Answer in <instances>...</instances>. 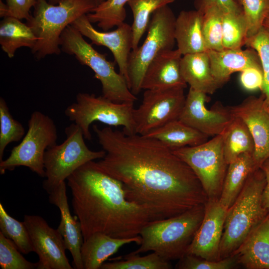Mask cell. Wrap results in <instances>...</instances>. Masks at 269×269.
Instances as JSON below:
<instances>
[{
  "label": "cell",
  "instance_id": "obj_1",
  "mask_svg": "<svg viewBox=\"0 0 269 269\" xmlns=\"http://www.w3.org/2000/svg\"><path fill=\"white\" fill-rule=\"evenodd\" d=\"M93 130L106 152L96 162L120 181L129 200L143 207L155 220L175 216L208 200L192 169L160 141L127 134L110 126Z\"/></svg>",
  "mask_w": 269,
  "mask_h": 269
},
{
  "label": "cell",
  "instance_id": "obj_2",
  "mask_svg": "<svg viewBox=\"0 0 269 269\" xmlns=\"http://www.w3.org/2000/svg\"><path fill=\"white\" fill-rule=\"evenodd\" d=\"M67 180L84 240L98 232L116 238H133L155 220L146 208L127 199L122 183L94 161L80 166Z\"/></svg>",
  "mask_w": 269,
  "mask_h": 269
},
{
  "label": "cell",
  "instance_id": "obj_3",
  "mask_svg": "<svg viewBox=\"0 0 269 269\" xmlns=\"http://www.w3.org/2000/svg\"><path fill=\"white\" fill-rule=\"evenodd\" d=\"M204 212L203 204L175 216L149 222L139 233L140 247L131 253L153 251L168 261L179 260L187 254Z\"/></svg>",
  "mask_w": 269,
  "mask_h": 269
},
{
  "label": "cell",
  "instance_id": "obj_4",
  "mask_svg": "<svg viewBox=\"0 0 269 269\" xmlns=\"http://www.w3.org/2000/svg\"><path fill=\"white\" fill-rule=\"evenodd\" d=\"M265 185V174L258 168L250 175L228 209L220 244L221 259L230 256L269 214L262 201Z\"/></svg>",
  "mask_w": 269,
  "mask_h": 269
},
{
  "label": "cell",
  "instance_id": "obj_5",
  "mask_svg": "<svg viewBox=\"0 0 269 269\" xmlns=\"http://www.w3.org/2000/svg\"><path fill=\"white\" fill-rule=\"evenodd\" d=\"M93 0H61L52 4L36 0L32 14L26 23L38 38L32 53L38 59L61 52L60 37L66 27L96 6Z\"/></svg>",
  "mask_w": 269,
  "mask_h": 269
},
{
  "label": "cell",
  "instance_id": "obj_6",
  "mask_svg": "<svg viewBox=\"0 0 269 269\" xmlns=\"http://www.w3.org/2000/svg\"><path fill=\"white\" fill-rule=\"evenodd\" d=\"M83 36L73 26H67L60 37L61 51L74 55L81 64L93 71L94 77L101 83L104 97L117 103H134L137 98L125 78L116 71L115 62L108 61L105 54L96 50Z\"/></svg>",
  "mask_w": 269,
  "mask_h": 269
},
{
  "label": "cell",
  "instance_id": "obj_7",
  "mask_svg": "<svg viewBox=\"0 0 269 269\" xmlns=\"http://www.w3.org/2000/svg\"><path fill=\"white\" fill-rule=\"evenodd\" d=\"M65 133V140L48 148L44 153L46 179L43 187L48 193L82 165L106 155L103 149L94 151L88 148L81 128L75 123L66 127Z\"/></svg>",
  "mask_w": 269,
  "mask_h": 269
},
{
  "label": "cell",
  "instance_id": "obj_8",
  "mask_svg": "<svg viewBox=\"0 0 269 269\" xmlns=\"http://www.w3.org/2000/svg\"><path fill=\"white\" fill-rule=\"evenodd\" d=\"M57 138L53 120L39 111H34L28 121L27 131L20 143L13 147L6 159L0 161V174L23 166L45 177L44 153L48 148L56 144Z\"/></svg>",
  "mask_w": 269,
  "mask_h": 269
},
{
  "label": "cell",
  "instance_id": "obj_9",
  "mask_svg": "<svg viewBox=\"0 0 269 269\" xmlns=\"http://www.w3.org/2000/svg\"><path fill=\"white\" fill-rule=\"evenodd\" d=\"M175 20L168 5L156 9L151 15L143 43L131 52L128 65L129 87L134 95L141 91L143 76L152 60L160 52L173 49Z\"/></svg>",
  "mask_w": 269,
  "mask_h": 269
},
{
  "label": "cell",
  "instance_id": "obj_10",
  "mask_svg": "<svg viewBox=\"0 0 269 269\" xmlns=\"http://www.w3.org/2000/svg\"><path fill=\"white\" fill-rule=\"evenodd\" d=\"M134 103H117L103 96L79 93L76 101L68 106L64 113L68 119L81 129L85 139L91 140V124L99 121L109 126L123 127L127 134H135L133 119Z\"/></svg>",
  "mask_w": 269,
  "mask_h": 269
},
{
  "label": "cell",
  "instance_id": "obj_11",
  "mask_svg": "<svg viewBox=\"0 0 269 269\" xmlns=\"http://www.w3.org/2000/svg\"><path fill=\"white\" fill-rule=\"evenodd\" d=\"M172 150L192 169L208 198H219L228 166L222 134L198 145Z\"/></svg>",
  "mask_w": 269,
  "mask_h": 269
},
{
  "label": "cell",
  "instance_id": "obj_12",
  "mask_svg": "<svg viewBox=\"0 0 269 269\" xmlns=\"http://www.w3.org/2000/svg\"><path fill=\"white\" fill-rule=\"evenodd\" d=\"M184 89L146 90L141 104L133 111L135 134L144 135L178 119L186 99Z\"/></svg>",
  "mask_w": 269,
  "mask_h": 269
},
{
  "label": "cell",
  "instance_id": "obj_13",
  "mask_svg": "<svg viewBox=\"0 0 269 269\" xmlns=\"http://www.w3.org/2000/svg\"><path fill=\"white\" fill-rule=\"evenodd\" d=\"M26 226L39 260L38 269H72L66 257L63 238L57 229L38 215H25Z\"/></svg>",
  "mask_w": 269,
  "mask_h": 269
},
{
  "label": "cell",
  "instance_id": "obj_14",
  "mask_svg": "<svg viewBox=\"0 0 269 269\" xmlns=\"http://www.w3.org/2000/svg\"><path fill=\"white\" fill-rule=\"evenodd\" d=\"M206 94L190 87L178 120L208 136L221 134L234 117L228 107L206 108Z\"/></svg>",
  "mask_w": 269,
  "mask_h": 269
},
{
  "label": "cell",
  "instance_id": "obj_15",
  "mask_svg": "<svg viewBox=\"0 0 269 269\" xmlns=\"http://www.w3.org/2000/svg\"><path fill=\"white\" fill-rule=\"evenodd\" d=\"M228 210L219 198L208 199L202 221L187 254L212 261L221 260L220 247Z\"/></svg>",
  "mask_w": 269,
  "mask_h": 269
},
{
  "label": "cell",
  "instance_id": "obj_16",
  "mask_svg": "<svg viewBox=\"0 0 269 269\" xmlns=\"http://www.w3.org/2000/svg\"><path fill=\"white\" fill-rule=\"evenodd\" d=\"M71 25L89 39L92 44L105 46L112 52L119 73L125 78L129 86L128 65L133 47L132 26L124 22L114 30L100 31L93 26L87 14L79 17Z\"/></svg>",
  "mask_w": 269,
  "mask_h": 269
},
{
  "label": "cell",
  "instance_id": "obj_17",
  "mask_svg": "<svg viewBox=\"0 0 269 269\" xmlns=\"http://www.w3.org/2000/svg\"><path fill=\"white\" fill-rule=\"evenodd\" d=\"M234 117L242 119L252 136L253 158L258 167L269 158V110L263 96H250L239 105L228 107Z\"/></svg>",
  "mask_w": 269,
  "mask_h": 269
},
{
  "label": "cell",
  "instance_id": "obj_18",
  "mask_svg": "<svg viewBox=\"0 0 269 269\" xmlns=\"http://www.w3.org/2000/svg\"><path fill=\"white\" fill-rule=\"evenodd\" d=\"M182 55L178 49L160 52L152 60L145 72L141 90L185 88L187 84L180 69Z\"/></svg>",
  "mask_w": 269,
  "mask_h": 269
},
{
  "label": "cell",
  "instance_id": "obj_19",
  "mask_svg": "<svg viewBox=\"0 0 269 269\" xmlns=\"http://www.w3.org/2000/svg\"><path fill=\"white\" fill-rule=\"evenodd\" d=\"M49 201L60 210L61 220L57 230L62 236L65 247L72 257L74 269H84L81 248L84 242L80 223L70 211L65 182L60 183L49 193Z\"/></svg>",
  "mask_w": 269,
  "mask_h": 269
},
{
  "label": "cell",
  "instance_id": "obj_20",
  "mask_svg": "<svg viewBox=\"0 0 269 269\" xmlns=\"http://www.w3.org/2000/svg\"><path fill=\"white\" fill-rule=\"evenodd\" d=\"M207 52L212 75L220 87L234 72H241L251 67H262L257 52L251 48L245 50H208Z\"/></svg>",
  "mask_w": 269,
  "mask_h": 269
},
{
  "label": "cell",
  "instance_id": "obj_21",
  "mask_svg": "<svg viewBox=\"0 0 269 269\" xmlns=\"http://www.w3.org/2000/svg\"><path fill=\"white\" fill-rule=\"evenodd\" d=\"M231 255L245 269H269V214Z\"/></svg>",
  "mask_w": 269,
  "mask_h": 269
},
{
  "label": "cell",
  "instance_id": "obj_22",
  "mask_svg": "<svg viewBox=\"0 0 269 269\" xmlns=\"http://www.w3.org/2000/svg\"><path fill=\"white\" fill-rule=\"evenodd\" d=\"M203 12L182 10L176 18L174 37L182 55L208 50L202 32Z\"/></svg>",
  "mask_w": 269,
  "mask_h": 269
},
{
  "label": "cell",
  "instance_id": "obj_23",
  "mask_svg": "<svg viewBox=\"0 0 269 269\" xmlns=\"http://www.w3.org/2000/svg\"><path fill=\"white\" fill-rule=\"evenodd\" d=\"M140 235L131 238H116L102 233H96L84 240L81 255L84 269H99L110 256L123 246L132 243L140 245Z\"/></svg>",
  "mask_w": 269,
  "mask_h": 269
},
{
  "label": "cell",
  "instance_id": "obj_24",
  "mask_svg": "<svg viewBox=\"0 0 269 269\" xmlns=\"http://www.w3.org/2000/svg\"><path fill=\"white\" fill-rule=\"evenodd\" d=\"M183 56L181 72L190 88L206 94H212L220 88L212 75L207 51Z\"/></svg>",
  "mask_w": 269,
  "mask_h": 269
},
{
  "label": "cell",
  "instance_id": "obj_25",
  "mask_svg": "<svg viewBox=\"0 0 269 269\" xmlns=\"http://www.w3.org/2000/svg\"><path fill=\"white\" fill-rule=\"evenodd\" d=\"M253 155L244 153L228 164L219 200L229 209L244 187L250 175L256 169Z\"/></svg>",
  "mask_w": 269,
  "mask_h": 269
},
{
  "label": "cell",
  "instance_id": "obj_26",
  "mask_svg": "<svg viewBox=\"0 0 269 269\" xmlns=\"http://www.w3.org/2000/svg\"><path fill=\"white\" fill-rule=\"evenodd\" d=\"M144 135L160 141L171 150L198 145L207 141L209 137L178 119L173 120Z\"/></svg>",
  "mask_w": 269,
  "mask_h": 269
},
{
  "label": "cell",
  "instance_id": "obj_27",
  "mask_svg": "<svg viewBox=\"0 0 269 269\" xmlns=\"http://www.w3.org/2000/svg\"><path fill=\"white\" fill-rule=\"evenodd\" d=\"M38 38L25 23L11 16L3 17L0 22V44L2 50L12 58L16 50L22 47L35 46Z\"/></svg>",
  "mask_w": 269,
  "mask_h": 269
},
{
  "label": "cell",
  "instance_id": "obj_28",
  "mask_svg": "<svg viewBox=\"0 0 269 269\" xmlns=\"http://www.w3.org/2000/svg\"><path fill=\"white\" fill-rule=\"evenodd\" d=\"M221 134L224 155L228 164L242 154L253 155L255 144L252 136L240 118L234 117Z\"/></svg>",
  "mask_w": 269,
  "mask_h": 269
},
{
  "label": "cell",
  "instance_id": "obj_29",
  "mask_svg": "<svg viewBox=\"0 0 269 269\" xmlns=\"http://www.w3.org/2000/svg\"><path fill=\"white\" fill-rule=\"evenodd\" d=\"M175 0H130L128 2L133 15L132 50L138 47L139 41L148 26L150 16L158 8Z\"/></svg>",
  "mask_w": 269,
  "mask_h": 269
},
{
  "label": "cell",
  "instance_id": "obj_30",
  "mask_svg": "<svg viewBox=\"0 0 269 269\" xmlns=\"http://www.w3.org/2000/svg\"><path fill=\"white\" fill-rule=\"evenodd\" d=\"M129 0H106L96 6L87 16L92 23H97L103 31H108L124 22L126 17L125 5Z\"/></svg>",
  "mask_w": 269,
  "mask_h": 269
},
{
  "label": "cell",
  "instance_id": "obj_31",
  "mask_svg": "<svg viewBox=\"0 0 269 269\" xmlns=\"http://www.w3.org/2000/svg\"><path fill=\"white\" fill-rule=\"evenodd\" d=\"M203 12L202 32L208 50L221 51L222 44L223 10L215 3H209L200 9Z\"/></svg>",
  "mask_w": 269,
  "mask_h": 269
},
{
  "label": "cell",
  "instance_id": "obj_32",
  "mask_svg": "<svg viewBox=\"0 0 269 269\" xmlns=\"http://www.w3.org/2000/svg\"><path fill=\"white\" fill-rule=\"evenodd\" d=\"M0 232L11 240L23 254L34 252L31 238L24 222L10 216L0 203Z\"/></svg>",
  "mask_w": 269,
  "mask_h": 269
},
{
  "label": "cell",
  "instance_id": "obj_33",
  "mask_svg": "<svg viewBox=\"0 0 269 269\" xmlns=\"http://www.w3.org/2000/svg\"><path fill=\"white\" fill-rule=\"evenodd\" d=\"M222 25L224 49H241L248 36V27L243 13L223 12Z\"/></svg>",
  "mask_w": 269,
  "mask_h": 269
},
{
  "label": "cell",
  "instance_id": "obj_34",
  "mask_svg": "<svg viewBox=\"0 0 269 269\" xmlns=\"http://www.w3.org/2000/svg\"><path fill=\"white\" fill-rule=\"evenodd\" d=\"M170 261L165 260L159 255L153 252L148 255L140 256L139 254L130 253L121 261L104 263L101 269H171Z\"/></svg>",
  "mask_w": 269,
  "mask_h": 269
},
{
  "label": "cell",
  "instance_id": "obj_35",
  "mask_svg": "<svg viewBox=\"0 0 269 269\" xmlns=\"http://www.w3.org/2000/svg\"><path fill=\"white\" fill-rule=\"evenodd\" d=\"M25 134L23 125L11 115L5 100L0 98V161L7 145L21 140Z\"/></svg>",
  "mask_w": 269,
  "mask_h": 269
},
{
  "label": "cell",
  "instance_id": "obj_36",
  "mask_svg": "<svg viewBox=\"0 0 269 269\" xmlns=\"http://www.w3.org/2000/svg\"><path fill=\"white\" fill-rule=\"evenodd\" d=\"M242 8L248 27V37L256 34L269 14V0H234Z\"/></svg>",
  "mask_w": 269,
  "mask_h": 269
},
{
  "label": "cell",
  "instance_id": "obj_37",
  "mask_svg": "<svg viewBox=\"0 0 269 269\" xmlns=\"http://www.w3.org/2000/svg\"><path fill=\"white\" fill-rule=\"evenodd\" d=\"M0 266L2 269H37L36 263L26 260L14 243L0 232Z\"/></svg>",
  "mask_w": 269,
  "mask_h": 269
},
{
  "label": "cell",
  "instance_id": "obj_38",
  "mask_svg": "<svg viewBox=\"0 0 269 269\" xmlns=\"http://www.w3.org/2000/svg\"><path fill=\"white\" fill-rule=\"evenodd\" d=\"M237 259L231 255L218 261H212L186 254L178 260L175 268L178 269H233L239 266Z\"/></svg>",
  "mask_w": 269,
  "mask_h": 269
},
{
  "label": "cell",
  "instance_id": "obj_39",
  "mask_svg": "<svg viewBox=\"0 0 269 269\" xmlns=\"http://www.w3.org/2000/svg\"><path fill=\"white\" fill-rule=\"evenodd\" d=\"M256 51L259 56L264 73V83L261 90L265 107L269 110V34L258 42Z\"/></svg>",
  "mask_w": 269,
  "mask_h": 269
},
{
  "label": "cell",
  "instance_id": "obj_40",
  "mask_svg": "<svg viewBox=\"0 0 269 269\" xmlns=\"http://www.w3.org/2000/svg\"><path fill=\"white\" fill-rule=\"evenodd\" d=\"M0 1V16H11L20 20H27L30 16V9L35 5L36 0H5Z\"/></svg>",
  "mask_w": 269,
  "mask_h": 269
},
{
  "label": "cell",
  "instance_id": "obj_41",
  "mask_svg": "<svg viewBox=\"0 0 269 269\" xmlns=\"http://www.w3.org/2000/svg\"><path fill=\"white\" fill-rule=\"evenodd\" d=\"M262 67H251L241 72L240 79L242 86L247 90H261L264 83Z\"/></svg>",
  "mask_w": 269,
  "mask_h": 269
},
{
  "label": "cell",
  "instance_id": "obj_42",
  "mask_svg": "<svg viewBox=\"0 0 269 269\" xmlns=\"http://www.w3.org/2000/svg\"><path fill=\"white\" fill-rule=\"evenodd\" d=\"M212 3L218 5L224 12L243 13L242 7L234 0H195V5L197 10Z\"/></svg>",
  "mask_w": 269,
  "mask_h": 269
},
{
  "label": "cell",
  "instance_id": "obj_43",
  "mask_svg": "<svg viewBox=\"0 0 269 269\" xmlns=\"http://www.w3.org/2000/svg\"><path fill=\"white\" fill-rule=\"evenodd\" d=\"M260 167L263 171L266 178V185L262 196L263 204L269 214V158Z\"/></svg>",
  "mask_w": 269,
  "mask_h": 269
},
{
  "label": "cell",
  "instance_id": "obj_44",
  "mask_svg": "<svg viewBox=\"0 0 269 269\" xmlns=\"http://www.w3.org/2000/svg\"><path fill=\"white\" fill-rule=\"evenodd\" d=\"M263 26L269 28V14L268 15L265 21H264Z\"/></svg>",
  "mask_w": 269,
  "mask_h": 269
},
{
  "label": "cell",
  "instance_id": "obj_45",
  "mask_svg": "<svg viewBox=\"0 0 269 269\" xmlns=\"http://www.w3.org/2000/svg\"><path fill=\"white\" fill-rule=\"evenodd\" d=\"M61 0H48L49 3L52 4H56Z\"/></svg>",
  "mask_w": 269,
  "mask_h": 269
},
{
  "label": "cell",
  "instance_id": "obj_46",
  "mask_svg": "<svg viewBox=\"0 0 269 269\" xmlns=\"http://www.w3.org/2000/svg\"><path fill=\"white\" fill-rule=\"evenodd\" d=\"M105 0H93L96 6L104 2Z\"/></svg>",
  "mask_w": 269,
  "mask_h": 269
}]
</instances>
